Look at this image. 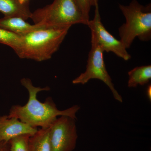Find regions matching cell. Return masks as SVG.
<instances>
[{
  "label": "cell",
  "mask_w": 151,
  "mask_h": 151,
  "mask_svg": "<svg viewBox=\"0 0 151 151\" xmlns=\"http://www.w3.org/2000/svg\"><path fill=\"white\" fill-rule=\"evenodd\" d=\"M20 81L28 92V101L24 106L13 105L8 115L9 117H14L30 127L37 128H49L59 116H68L76 119V115L80 109L79 106L73 105L60 111L57 108L51 97H47L44 103H41L37 98L39 92L49 91V87H36L29 78H22Z\"/></svg>",
  "instance_id": "cell-1"
},
{
  "label": "cell",
  "mask_w": 151,
  "mask_h": 151,
  "mask_svg": "<svg viewBox=\"0 0 151 151\" xmlns=\"http://www.w3.org/2000/svg\"><path fill=\"white\" fill-rule=\"evenodd\" d=\"M70 27L38 29L22 35V42L16 52L22 59L41 62L50 59L67 35Z\"/></svg>",
  "instance_id": "cell-2"
},
{
  "label": "cell",
  "mask_w": 151,
  "mask_h": 151,
  "mask_svg": "<svg viewBox=\"0 0 151 151\" xmlns=\"http://www.w3.org/2000/svg\"><path fill=\"white\" fill-rule=\"evenodd\" d=\"M35 24L43 28L70 27L73 25H86L77 0H54L50 4L32 13Z\"/></svg>",
  "instance_id": "cell-3"
},
{
  "label": "cell",
  "mask_w": 151,
  "mask_h": 151,
  "mask_svg": "<svg viewBox=\"0 0 151 151\" xmlns=\"http://www.w3.org/2000/svg\"><path fill=\"white\" fill-rule=\"evenodd\" d=\"M119 7L126 19L119 29L120 40L126 48H130L136 37L143 41L150 40V5L142 6L133 0L129 5L119 4Z\"/></svg>",
  "instance_id": "cell-4"
},
{
  "label": "cell",
  "mask_w": 151,
  "mask_h": 151,
  "mask_svg": "<svg viewBox=\"0 0 151 151\" xmlns=\"http://www.w3.org/2000/svg\"><path fill=\"white\" fill-rule=\"evenodd\" d=\"M103 52L104 51L98 45L94 36L91 34V48L88 54L86 70L73 79L72 83L84 84L91 79H99L110 88L114 98L122 103V97L115 89L111 76L106 69Z\"/></svg>",
  "instance_id": "cell-5"
},
{
  "label": "cell",
  "mask_w": 151,
  "mask_h": 151,
  "mask_svg": "<svg viewBox=\"0 0 151 151\" xmlns=\"http://www.w3.org/2000/svg\"><path fill=\"white\" fill-rule=\"evenodd\" d=\"M75 119L62 116L49 127L51 151H73L76 147L78 135Z\"/></svg>",
  "instance_id": "cell-6"
},
{
  "label": "cell",
  "mask_w": 151,
  "mask_h": 151,
  "mask_svg": "<svg viewBox=\"0 0 151 151\" xmlns=\"http://www.w3.org/2000/svg\"><path fill=\"white\" fill-rule=\"evenodd\" d=\"M94 19L89 21L87 26L91 30V34L96 39L97 43L104 52H112L124 60H129L131 56L124 44L106 29L101 22L98 4L95 6Z\"/></svg>",
  "instance_id": "cell-7"
},
{
  "label": "cell",
  "mask_w": 151,
  "mask_h": 151,
  "mask_svg": "<svg viewBox=\"0 0 151 151\" xmlns=\"http://www.w3.org/2000/svg\"><path fill=\"white\" fill-rule=\"evenodd\" d=\"M37 128L30 127L14 117L0 116V144L8 143L13 138L23 134L33 135Z\"/></svg>",
  "instance_id": "cell-8"
},
{
  "label": "cell",
  "mask_w": 151,
  "mask_h": 151,
  "mask_svg": "<svg viewBox=\"0 0 151 151\" xmlns=\"http://www.w3.org/2000/svg\"><path fill=\"white\" fill-rule=\"evenodd\" d=\"M0 28L20 35L38 29L44 28L37 25L31 24L21 18L5 17L0 19Z\"/></svg>",
  "instance_id": "cell-9"
},
{
  "label": "cell",
  "mask_w": 151,
  "mask_h": 151,
  "mask_svg": "<svg viewBox=\"0 0 151 151\" xmlns=\"http://www.w3.org/2000/svg\"><path fill=\"white\" fill-rule=\"evenodd\" d=\"M0 12L5 17H17L25 20L32 14L28 3L22 4L18 0H0Z\"/></svg>",
  "instance_id": "cell-10"
},
{
  "label": "cell",
  "mask_w": 151,
  "mask_h": 151,
  "mask_svg": "<svg viewBox=\"0 0 151 151\" xmlns=\"http://www.w3.org/2000/svg\"><path fill=\"white\" fill-rule=\"evenodd\" d=\"M129 80L128 86L129 88H135L138 85L148 84L151 78L150 65L138 66L128 72Z\"/></svg>",
  "instance_id": "cell-11"
},
{
  "label": "cell",
  "mask_w": 151,
  "mask_h": 151,
  "mask_svg": "<svg viewBox=\"0 0 151 151\" xmlns=\"http://www.w3.org/2000/svg\"><path fill=\"white\" fill-rule=\"evenodd\" d=\"M29 151H51L49 138V127L38 129L30 137Z\"/></svg>",
  "instance_id": "cell-12"
},
{
  "label": "cell",
  "mask_w": 151,
  "mask_h": 151,
  "mask_svg": "<svg viewBox=\"0 0 151 151\" xmlns=\"http://www.w3.org/2000/svg\"><path fill=\"white\" fill-rule=\"evenodd\" d=\"M22 35L0 28V43L9 46L16 53L20 46Z\"/></svg>",
  "instance_id": "cell-13"
},
{
  "label": "cell",
  "mask_w": 151,
  "mask_h": 151,
  "mask_svg": "<svg viewBox=\"0 0 151 151\" xmlns=\"http://www.w3.org/2000/svg\"><path fill=\"white\" fill-rule=\"evenodd\" d=\"M31 135H19L9 142L10 151H29V142Z\"/></svg>",
  "instance_id": "cell-14"
},
{
  "label": "cell",
  "mask_w": 151,
  "mask_h": 151,
  "mask_svg": "<svg viewBox=\"0 0 151 151\" xmlns=\"http://www.w3.org/2000/svg\"><path fill=\"white\" fill-rule=\"evenodd\" d=\"M84 15L86 25H87L89 19V12L91 6V0H77Z\"/></svg>",
  "instance_id": "cell-15"
},
{
  "label": "cell",
  "mask_w": 151,
  "mask_h": 151,
  "mask_svg": "<svg viewBox=\"0 0 151 151\" xmlns=\"http://www.w3.org/2000/svg\"><path fill=\"white\" fill-rule=\"evenodd\" d=\"M0 151H10L9 143L0 144Z\"/></svg>",
  "instance_id": "cell-16"
},
{
  "label": "cell",
  "mask_w": 151,
  "mask_h": 151,
  "mask_svg": "<svg viewBox=\"0 0 151 151\" xmlns=\"http://www.w3.org/2000/svg\"><path fill=\"white\" fill-rule=\"evenodd\" d=\"M147 94L148 97L150 101L151 100V86L150 84L148 86L147 89Z\"/></svg>",
  "instance_id": "cell-17"
},
{
  "label": "cell",
  "mask_w": 151,
  "mask_h": 151,
  "mask_svg": "<svg viewBox=\"0 0 151 151\" xmlns=\"http://www.w3.org/2000/svg\"><path fill=\"white\" fill-rule=\"evenodd\" d=\"M91 5L95 6L96 5L98 4V0H91Z\"/></svg>",
  "instance_id": "cell-18"
},
{
  "label": "cell",
  "mask_w": 151,
  "mask_h": 151,
  "mask_svg": "<svg viewBox=\"0 0 151 151\" xmlns=\"http://www.w3.org/2000/svg\"><path fill=\"white\" fill-rule=\"evenodd\" d=\"M18 1L21 4H27V3H28V0H18Z\"/></svg>",
  "instance_id": "cell-19"
}]
</instances>
